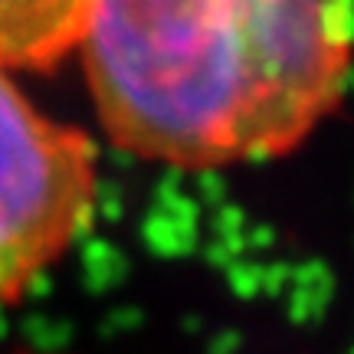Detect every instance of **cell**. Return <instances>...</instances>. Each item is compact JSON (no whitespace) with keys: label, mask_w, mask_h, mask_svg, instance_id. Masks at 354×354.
<instances>
[{"label":"cell","mask_w":354,"mask_h":354,"mask_svg":"<svg viewBox=\"0 0 354 354\" xmlns=\"http://www.w3.org/2000/svg\"><path fill=\"white\" fill-rule=\"evenodd\" d=\"M95 148L26 99L0 66V308L20 302L86 233Z\"/></svg>","instance_id":"cell-2"},{"label":"cell","mask_w":354,"mask_h":354,"mask_svg":"<svg viewBox=\"0 0 354 354\" xmlns=\"http://www.w3.org/2000/svg\"><path fill=\"white\" fill-rule=\"evenodd\" d=\"M79 50L122 151L184 171L269 161L338 109L354 0H92Z\"/></svg>","instance_id":"cell-1"},{"label":"cell","mask_w":354,"mask_h":354,"mask_svg":"<svg viewBox=\"0 0 354 354\" xmlns=\"http://www.w3.org/2000/svg\"><path fill=\"white\" fill-rule=\"evenodd\" d=\"M92 0H0V66L46 69L79 46Z\"/></svg>","instance_id":"cell-3"}]
</instances>
